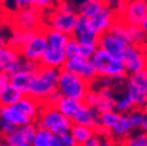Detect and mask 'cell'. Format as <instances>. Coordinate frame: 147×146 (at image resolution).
I'll return each mask as SVG.
<instances>
[{
    "label": "cell",
    "instance_id": "obj_1",
    "mask_svg": "<svg viewBox=\"0 0 147 146\" xmlns=\"http://www.w3.org/2000/svg\"><path fill=\"white\" fill-rule=\"evenodd\" d=\"M91 60L97 69L99 77H109L113 80L115 83L126 81L128 74L123 59L116 57L100 47H97Z\"/></svg>",
    "mask_w": 147,
    "mask_h": 146
},
{
    "label": "cell",
    "instance_id": "obj_2",
    "mask_svg": "<svg viewBox=\"0 0 147 146\" xmlns=\"http://www.w3.org/2000/svg\"><path fill=\"white\" fill-rule=\"evenodd\" d=\"M59 76L60 69L41 66L40 69L36 71L27 95H30L45 103L48 96L57 89Z\"/></svg>",
    "mask_w": 147,
    "mask_h": 146
},
{
    "label": "cell",
    "instance_id": "obj_3",
    "mask_svg": "<svg viewBox=\"0 0 147 146\" xmlns=\"http://www.w3.org/2000/svg\"><path fill=\"white\" fill-rule=\"evenodd\" d=\"M91 88H92V83L78 76L75 72L69 71L64 68L60 69L57 89L64 97L84 101Z\"/></svg>",
    "mask_w": 147,
    "mask_h": 146
},
{
    "label": "cell",
    "instance_id": "obj_4",
    "mask_svg": "<svg viewBox=\"0 0 147 146\" xmlns=\"http://www.w3.org/2000/svg\"><path fill=\"white\" fill-rule=\"evenodd\" d=\"M35 122L39 126L46 127L54 135L69 132L74 124L68 116H65L63 112L59 110L56 105H51L47 103H43L41 112Z\"/></svg>",
    "mask_w": 147,
    "mask_h": 146
},
{
    "label": "cell",
    "instance_id": "obj_5",
    "mask_svg": "<svg viewBox=\"0 0 147 146\" xmlns=\"http://www.w3.org/2000/svg\"><path fill=\"white\" fill-rule=\"evenodd\" d=\"M78 19V13L76 11H61L55 7L48 9L45 16V26L61 30L68 35L74 34Z\"/></svg>",
    "mask_w": 147,
    "mask_h": 146
},
{
    "label": "cell",
    "instance_id": "obj_6",
    "mask_svg": "<svg viewBox=\"0 0 147 146\" xmlns=\"http://www.w3.org/2000/svg\"><path fill=\"white\" fill-rule=\"evenodd\" d=\"M115 9L126 25L141 26L147 16V0H127Z\"/></svg>",
    "mask_w": 147,
    "mask_h": 146
},
{
    "label": "cell",
    "instance_id": "obj_7",
    "mask_svg": "<svg viewBox=\"0 0 147 146\" xmlns=\"http://www.w3.org/2000/svg\"><path fill=\"white\" fill-rule=\"evenodd\" d=\"M145 69L128 75L125 82V91L133 99L136 107L147 110V90L145 87Z\"/></svg>",
    "mask_w": 147,
    "mask_h": 146
},
{
    "label": "cell",
    "instance_id": "obj_8",
    "mask_svg": "<svg viewBox=\"0 0 147 146\" xmlns=\"http://www.w3.org/2000/svg\"><path fill=\"white\" fill-rule=\"evenodd\" d=\"M43 13L34 6L14 11L12 18V26H16L24 30L41 29L45 26Z\"/></svg>",
    "mask_w": 147,
    "mask_h": 146
},
{
    "label": "cell",
    "instance_id": "obj_9",
    "mask_svg": "<svg viewBox=\"0 0 147 146\" xmlns=\"http://www.w3.org/2000/svg\"><path fill=\"white\" fill-rule=\"evenodd\" d=\"M38 124L36 122H30L25 125L18 126L15 131H13L9 135L3 136V144L8 146H29L33 145L34 137L38 130Z\"/></svg>",
    "mask_w": 147,
    "mask_h": 146
},
{
    "label": "cell",
    "instance_id": "obj_10",
    "mask_svg": "<svg viewBox=\"0 0 147 146\" xmlns=\"http://www.w3.org/2000/svg\"><path fill=\"white\" fill-rule=\"evenodd\" d=\"M63 68L69 71L75 72L78 76L89 81L90 83H94L98 78L97 69L91 59H85V57L68 59L65 61Z\"/></svg>",
    "mask_w": 147,
    "mask_h": 146
},
{
    "label": "cell",
    "instance_id": "obj_11",
    "mask_svg": "<svg viewBox=\"0 0 147 146\" xmlns=\"http://www.w3.org/2000/svg\"><path fill=\"white\" fill-rule=\"evenodd\" d=\"M47 47H48V42H47V39H46L43 28H41V29H39L38 32H36V34L28 42H26L20 48V53H21V56L24 59H28V60L40 62L45 50L47 49Z\"/></svg>",
    "mask_w": 147,
    "mask_h": 146
},
{
    "label": "cell",
    "instance_id": "obj_12",
    "mask_svg": "<svg viewBox=\"0 0 147 146\" xmlns=\"http://www.w3.org/2000/svg\"><path fill=\"white\" fill-rule=\"evenodd\" d=\"M127 74L131 75L147 68V54L141 46L130 45L123 56Z\"/></svg>",
    "mask_w": 147,
    "mask_h": 146
},
{
    "label": "cell",
    "instance_id": "obj_13",
    "mask_svg": "<svg viewBox=\"0 0 147 146\" xmlns=\"http://www.w3.org/2000/svg\"><path fill=\"white\" fill-rule=\"evenodd\" d=\"M130 45H131V42L127 39L109 30L99 36L98 47H100L102 49H104L105 51L110 53L111 55H113L116 57L123 59L125 50L127 49V47Z\"/></svg>",
    "mask_w": 147,
    "mask_h": 146
},
{
    "label": "cell",
    "instance_id": "obj_14",
    "mask_svg": "<svg viewBox=\"0 0 147 146\" xmlns=\"http://www.w3.org/2000/svg\"><path fill=\"white\" fill-rule=\"evenodd\" d=\"M118 19V14L116 9L111 6L106 5L100 12H98L96 15L89 18V24L90 27L96 34L99 36L111 28L112 24Z\"/></svg>",
    "mask_w": 147,
    "mask_h": 146
},
{
    "label": "cell",
    "instance_id": "obj_15",
    "mask_svg": "<svg viewBox=\"0 0 147 146\" xmlns=\"http://www.w3.org/2000/svg\"><path fill=\"white\" fill-rule=\"evenodd\" d=\"M72 36L82 45L91 46L95 48L98 47L99 35L91 29L90 24H89V18L82 14H78V19H77L76 27H75V30H74Z\"/></svg>",
    "mask_w": 147,
    "mask_h": 146
},
{
    "label": "cell",
    "instance_id": "obj_16",
    "mask_svg": "<svg viewBox=\"0 0 147 146\" xmlns=\"http://www.w3.org/2000/svg\"><path fill=\"white\" fill-rule=\"evenodd\" d=\"M21 59L20 49L7 43L0 48V71L9 72L11 75L14 74L20 69Z\"/></svg>",
    "mask_w": 147,
    "mask_h": 146
},
{
    "label": "cell",
    "instance_id": "obj_17",
    "mask_svg": "<svg viewBox=\"0 0 147 146\" xmlns=\"http://www.w3.org/2000/svg\"><path fill=\"white\" fill-rule=\"evenodd\" d=\"M115 99L105 98L98 93V90H95L91 88L84 98V103L91 106L92 109H95L97 112L103 114L110 110H115Z\"/></svg>",
    "mask_w": 147,
    "mask_h": 146
},
{
    "label": "cell",
    "instance_id": "obj_18",
    "mask_svg": "<svg viewBox=\"0 0 147 146\" xmlns=\"http://www.w3.org/2000/svg\"><path fill=\"white\" fill-rule=\"evenodd\" d=\"M100 114L97 112L95 109H92L91 106H89L88 104L84 103L81 105L80 110L76 112V115L72 117V123L76 124H83V125H88L91 127H96L100 124Z\"/></svg>",
    "mask_w": 147,
    "mask_h": 146
},
{
    "label": "cell",
    "instance_id": "obj_19",
    "mask_svg": "<svg viewBox=\"0 0 147 146\" xmlns=\"http://www.w3.org/2000/svg\"><path fill=\"white\" fill-rule=\"evenodd\" d=\"M67 60H68V56L64 49H57V48L48 46L41 57L40 63L41 66H45V67L62 69Z\"/></svg>",
    "mask_w": 147,
    "mask_h": 146
},
{
    "label": "cell",
    "instance_id": "obj_20",
    "mask_svg": "<svg viewBox=\"0 0 147 146\" xmlns=\"http://www.w3.org/2000/svg\"><path fill=\"white\" fill-rule=\"evenodd\" d=\"M14 105L19 109L20 111H22L25 115L30 117L33 120H36V118L39 117V115L41 112L43 103L30 95H24Z\"/></svg>",
    "mask_w": 147,
    "mask_h": 146
},
{
    "label": "cell",
    "instance_id": "obj_21",
    "mask_svg": "<svg viewBox=\"0 0 147 146\" xmlns=\"http://www.w3.org/2000/svg\"><path fill=\"white\" fill-rule=\"evenodd\" d=\"M0 118L6 119L16 126H21L27 123L34 122L30 117L20 111L15 105H0Z\"/></svg>",
    "mask_w": 147,
    "mask_h": 146
},
{
    "label": "cell",
    "instance_id": "obj_22",
    "mask_svg": "<svg viewBox=\"0 0 147 146\" xmlns=\"http://www.w3.org/2000/svg\"><path fill=\"white\" fill-rule=\"evenodd\" d=\"M133 131L132 124L128 119V116L125 114H121L119 120L117 122V124L111 129V137L112 140L115 141H120L124 144L125 139L130 136Z\"/></svg>",
    "mask_w": 147,
    "mask_h": 146
},
{
    "label": "cell",
    "instance_id": "obj_23",
    "mask_svg": "<svg viewBox=\"0 0 147 146\" xmlns=\"http://www.w3.org/2000/svg\"><path fill=\"white\" fill-rule=\"evenodd\" d=\"M43 32L46 35V39L48 42L49 47H54V48H57V49H64L71 38V35H68L61 30L57 29H54L47 26H43Z\"/></svg>",
    "mask_w": 147,
    "mask_h": 146
},
{
    "label": "cell",
    "instance_id": "obj_24",
    "mask_svg": "<svg viewBox=\"0 0 147 146\" xmlns=\"http://www.w3.org/2000/svg\"><path fill=\"white\" fill-rule=\"evenodd\" d=\"M70 133L72 135L77 146H85L88 140L96 133V130H95V127L74 123L70 129Z\"/></svg>",
    "mask_w": 147,
    "mask_h": 146
},
{
    "label": "cell",
    "instance_id": "obj_25",
    "mask_svg": "<svg viewBox=\"0 0 147 146\" xmlns=\"http://www.w3.org/2000/svg\"><path fill=\"white\" fill-rule=\"evenodd\" d=\"M36 72H32V71H25V70H18L14 74H12L11 77V82L19 88L25 95L28 94L29 88L32 85V82L35 77Z\"/></svg>",
    "mask_w": 147,
    "mask_h": 146
},
{
    "label": "cell",
    "instance_id": "obj_26",
    "mask_svg": "<svg viewBox=\"0 0 147 146\" xmlns=\"http://www.w3.org/2000/svg\"><path fill=\"white\" fill-rule=\"evenodd\" d=\"M25 94L12 82L0 90V105H14Z\"/></svg>",
    "mask_w": 147,
    "mask_h": 146
},
{
    "label": "cell",
    "instance_id": "obj_27",
    "mask_svg": "<svg viewBox=\"0 0 147 146\" xmlns=\"http://www.w3.org/2000/svg\"><path fill=\"white\" fill-rule=\"evenodd\" d=\"M106 6L104 0H82L77 7V13L86 18H91L100 12Z\"/></svg>",
    "mask_w": 147,
    "mask_h": 146
},
{
    "label": "cell",
    "instance_id": "obj_28",
    "mask_svg": "<svg viewBox=\"0 0 147 146\" xmlns=\"http://www.w3.org/2000/svg\"><path fill=\"white\" fill-rule=\"evenodd\" d=\"M83 104V101L80 99H75V98H70V97H62L59 103L56 104L57 109L63 112L65 116H68L70 119H72V117L76 115V112L80 110L81 105Z\"/></svg>",
    "mask_w": 147,
    "mask_h": 146
},
{
    "label": "cell",
    "instance_id": "obj_29",
    "mask_svg": "<svg viewBox=\"0 0 147 146\" xmlns=\"http://www.w3.org/2000/svg\"><path fill=\"white\" fill-rule=\"evenodd\" d=\"M128 30V39L131 41V45L141 46L144 47L147 42V34L142 29L141 26H131L127 25Z\"/></svg>",
    "mask_w": 147,
    "mask_h": 146
},
{
    "label": "cell",
    "instance_id": "obj_30",
    "mask_svg": "<svg viewBox=\"0 0 147 146\" xmlns=\"http://www.w3.org/2000/svg\"><path fill=\"white\" fill-rule=\"evenodd\" d=\"M134 107L136 106H134L133 99L126 91H125V94H123L119 97H116V99H115V110L120 114L127 115L128 112H131Z\"/></svg>",
    "mask_w": 147,
    "mask_h": 146
},
{
    "label": "cell",
    "instance_id": "obj_31",
    "mask_svg": "<svg viewBox=\"0 0 147 146\" xmlns=\"http://www.w3.org/2000/svg\"><path fill=\"white\" fill-rule=\"evenodd\" d=\"M53 138H54V133L51 131H49L46 127L38 126V130H36L34 141H33V146H51Z\"/></svg>",
    "mask_w": 147,
    "mask_h": 146
},
{
    "label": "cell",
    "instance_id": "obj_32",
    "mask_svg": "<svg viewBox=\"0 0 147 146\" xmlns=\"http://www.w3.org/2000/svg\"><path fill=\"white\" fill-rule=\"evenodd\" d=\"M124 144L128 146H147V132L142 129L133 130L132 133L125 139Z\"/></svg>",
    "mask_w": 147,
    "mask_h": 146
},
{
    "label": "cell",
    "instance_id": "obj_33",
    "mask_svg": "<svg viewBox=\"0 0 147 146\" xmlns=\"http://www.w3.org/2000/svg\"><path fill=\"white\" fill-rule=\"evenodd\" d=\"M127 116H128V119H130V122L132 124L133 130L142 129V125H144V122H145V118H146V110L134 107L131 112L127 114Z\"/></svg>",
    "mask_w": 147,
    "mask_h": 146
},
{
    "label": "cell",
    "instance_id": "obj_34",
    "mask_svg": "<svg viewBox=\"0 0 147 146\" xmlns=\"http://www.w3.org/2000/svg\"><path fill=\"white\" fill-rule=\"evenodd\" d=\"M121 114L116 111V110H110V111H106V112H103L100 114V125L105 126L106 129H109L111 131L112 127L117 124V122L119 120Z\"/></svg>",
    "mask_w": 147,
    "mask_h": 146
},
{
    "label": "cell",
    "instance_id": "obj_35",
    "mask_svg": "<svg viewBox=\"0 0 147 146\" xmlns=\"http://www.w3.org/2000/svg\"><path fill=\"white\" fill-rule=\"evenodd\" d=\"M51 146H77V144L69 131L60 135H54Z\"/></svg>",
    "mask_w": 147,
    "mask_h": 146
},
{
    "label": "cell",
    "instance_id": "obj_36",
    "mask_svg": "<svg viewBox=\"0 0 147 146\" xmlns=\"http://www.w3.org/2000/svg\"><path fill=\"white\" fill-rule=\"evenodd\" d=\"M81 51H82V45L71 36L67 47H65V54L68 59H74V57H81Z\"/></svg>",
    "mask_w": 147,
    "mask_h": 146
},
{
    "label": "cell",
    "instance_id": "obj_37",
    "mask_svg": "<svg viewBox=\"0 0 147 146\" xmlns=\"http://www.w3.org/2000/svg\"><path fill=\"white\" fill-rule=\"evenodd\" d=\"M12 32H11V36L8 38V45L20 49L21 46H22V33H24V29L16 27V26H12Z\"/></svg>",
    "mask_w": 147,
    "mask_h": 146
},
{
    "label": "cell",
    "instance_id": "obj_38",
    "mask_svg": "<svg viewBox=\"0 0 147 146\" xmlns=\"http://www.w3.org/2000/svg\"><path fill=\"white\" fill-rule=\"evenodd\" d=\"M41 67L40 62H36L33 60H28V59H21L20 62V69L19 70H25V71H32V72H36Z\"/></svg>",
    "mask_w": 147,
    "mask_h": 146
},
{
    "label": "cell",
    "instance_id": "obj_39",
    "mask_svg": "<svg viewBox=\"0 0 147 146\" xmlns=\"http://www.w3.org/2000/svg\"><path fill=\"white\" fill-rule=\"evenodd\" d=\"M16 127L18 126L14 125L13 123H11V122H8L6 119L0 118V133H1V137L12 133L13 131H15Z\"/></svg>",
    "mask_w": 147,
    "mask_h": 146
},
{
    "label": "cell",
    "instance_id": "obj_40",
    "mask_svg": "<svg viewBox=\"0 0 147 146\" xmlns=\"http://www.w3.org/2000/svg\"><path fill=\"white\" fill-rule=\"evenodd\" d=\"M97 90H98V93L105 98H109V99H115L116 98L113 85H100Z\"/></svg>",
    "mask_w": 147,
    "mask_h": 146
},
{
    "label": "cell",
    "instance_id": "obj_41",
    "mask_svg": "<svg viewBox=\"0 0 147 146\" xmlns=\"http://www.w3.org/2000/svg\"><path fill=\"white\" fill-rule=\"evenodd\" d=\"M34 7L39 8L42 12H46L54 6V0H33Z\"/></svg>",
    "mask_w": 147,
    "mask_h": 146
},
{
    "label": "cell",
    "instance_id": "obj_42",
    "mask_svg": "<svg viewBox=\"0 0 147 146\" xmlns=\"http://www.w3.org/2000/svg\"><path fill=\"white\" fill-rule=\"evenodd\" d=\"M12 3H13V8H14V11L34 6L33 0H13Z\"/></svg>",
    "mask_w": 147,
    "mask_h": 146
},
{
    "label": "cell",
    "instance_id": "obj_43",
    "mask_svg": "<svg viewBox=\"0 0 147 146\" xmlns=\"http://www.w3.org/2000/svg\"><path fill=\"white\" fill-rule=\"evenodd\" d=\"M62 97H63V95L60 93V90H59V89H56V90L54 91V93H51V94L48 96V98L46 99L45 103H47V104H51V105H56V104L59 103V101H60Z\"/></svg>",
    "mask_w": 147,
    "mask_h": 146
},
{
    "label": "cell",
    "instance_id": "obj_44",
    "mask_svg": "<svg viewBox=\"0 0 147 146\" xmlns=\"http://www.w3.org/2000/svg\"><path fill=\"white\" fill-rule=\"evenodd\" d=\"M11 77H12V75L9 74V72L0 71V90L11 83Z\"/></svg>",
    "mask_w": 147,
    "mask_h": 146
},
{
    "label": "cell",
    "instance_id": "obj_45",
    "mask_svg": "<svg viewBox=\"0 0 147 146\" xmlns=\"http://www.w3.org/2000/svg\"><path fill=\"white\" fill-rule=\"evenodd\" d=\"M104 1H105L106 5H109V6H111V7L116 8V7H118L119 5H123L124 3H126L127 0H104Z\"/></svg>",
    "mask_w": 147,
    "mask_h": 146
},
{
    "label": "cell",
    "instance_id": "obj_46",
    "mask_svg": "<svg viewBox=\"0 0 147 146\" xmlns=\"http://www.w3.org/2000/svg\"><path fill=\"white\" fill-rule=\"evenodd\" d=\"M7 43H8L7 39L5 38V35L1 33V30H0V48H1V47H4V46H6Z\"/></svg>",
    "mask_w": 147,
    "mask_h": 146
},
{
    "label": "cell",
    "instance_id": "obj_47",
    "mask_svg": "<svg viewBox=\"0 0 147 146\" xmlns=\"http://www.w3.org/2000/svg\"><path fill=\"white\" fill-rule=\"evenodd\" d=\"M141 27H142V29L145 30V33L147 34V16H146V19L142 21V24H141Z\"/></svg>",
    "mask_w": 147,
    "mask_h": 146
},
{
    "label": "cell",
    "instance_id": "obj_48",
    "mask_svg": "<svg viewBox=\"0 0 147 146\" xmlns=\"http://www.w3.org/2000/svg\"><path fill=\"white\" fill-rule=\"evenodd\" d=\"M142 130L145 132H147V110H146V118H145V122H144V125H142Z\"/></svg>",
    "mask_w": 147,
    "mask_h": 146
},
{
    "label": "cell",
    "instance_id": "obj_49",
    "mask_svg": "<svg viewBox=\"0 0 147 146\" xmlns=\"http://www.w3.org/2000/svg\"><path fill=\"white\" fill-rule=\"evenodd\" d=\"M146 71V76H145V87H146V90H147V68L145 69Z\"/></svg>",
    "mask_w": 147,
    "mask_h": 146
},
{
    "label": "cell",
    "instance_id": "obj_50",
    "mask_svg": "<svg viewBox=\"0 0 147 146\" xmlns=\"http://www.w3.org/2000/svg\"><path fill=\"white\" fill-rule=\"evenodd\" d=\"M3 3H7V1H13V0H1Z\"/></svg>",
    "mask_w": 147,
    "mask_h": 146
},
{
    "label": "cell",
    "instance_id": "obj_51",
    "mask_svg": "<svg viewBox=\"0 0 147 146\" xmlns=\"http://www.w3.org/2000/svg\"><path fill=\"white\" fill-rule=\"evenodd\" d=\"M1 5H3V1L0 0V11H1Z\"/></svg>",
    "mask_w": 147,
    "mask_h": 146
}]
</instances>
